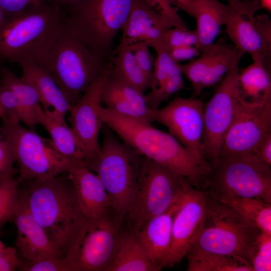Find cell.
Wrapping results in <instances>:
<instances>
[{"instance_id": "1", "label": "cell", "mask_w": 271, "mask_h": 271, "mask_svg": "<svg viewBox=\"0 0 271 271\" xmlns=\"http://www.w3.org/2000/svg\"><path fill=\"white\" fill-rule=\"evenodd\" d=\"M29 210L63 257L73 254L87 225L67 172L27 182Z\"/></svg>"}, {"instance_id": "2", "label": "cell", "mask_w": 271, "mask_h": 271, "mask_svg": "<svg viewBox=\"0 0 271 271\" xmlns=\"http://www.w3.org/2000/svg\"><path fill=\"white\" fill-rule=\"evenodd\" d=\"M103 124L142 156L182 176L197 189L204 190L210 168L200 162L169 132L101 106Z\"/></svg>"}, {"instance_id": "3", "label": "cell", "mask_w": 271, "mask_h": 271, "mask_svg": "<svg viewBox=\"0 0 271 271\" xmlns=\"http://www.w3.org/2000/svg\"><path fill=\"white\" fill-rule=\"evenodd\" d=\"M66 12L56 0L32 7L0 20V61L18 63L27 56L38 61L66 22Z\"/></svg>"}, {"instance_id": "4", "label": "cell", "mask_w": 271, "mask_h": 271, "mask_svg": "<svg viewBox=\"0 0 271 271\" xmlns=\"http://www.w3.org/2000/svg\"><path fill=\"white\" fill-rule=\"evenodd\" d=\"M36 62L53 79L71 106L109 64L75 34L66 22Z\"/></svg>"}, {"instance_id": "5", "label": "cell", "mask_w": 271, "mask_h": 271, "mask_svg": "<svg viewBox=\"0 0 271 271\" xmlns=\"http://www.w3.org/2000/svg\"><path fill=\"white\" fill-rule=\"evenodd\" d=\"M102 125L100 150L85 165L102 182L110 198L111 208L120 222L127 215L143 156Z\"/></svg>"}, {"instance_id": "6", "label": "cell", "mask_w": 271, "mask_h": 271, "mask_svg": "<svg viewBox=\"0 0 271 271\" xmlns=\"http://www.w3.org/2000/svg\"><path fill=\"white\" fill-rule=\"evenodd\" d=\"M261 232L233 208L208 194L202 221L190 248L236 256L251 264Z\"/></svg>"}, {"instance_id": "7", "label": "cell", "mask_w": 271, "mask_h": 271, "mask_svg": "<svg viewBox=\"0 0 271 271\" xmlns=\"http://www.w3.org/2000/svg\"><path fill=\"white\" fill-rule=\"evenodd\" d=\"M210 166L204 190L212 198H252L271 203L270 167L254 155L220 157Z\"/></svg>"}, {"instance_id": "8", "label": "cell", "mask_w": 271, "mask_h": 271, "mask_svg": "<svg viewBox=\"0 0 271 271\" xmlns=\"http://www.w3.org/2000/svg\"><path fill=\"white\" fill-rule=\"evenodd\" d=\"M192 187L182 176L142 157L126 216L139 231L151 218L181 200Z\"/></svg>"}, {"instance_id": "9", "label": "cell", "mask_w": 271, "mask_h": 271, "mask_svg": "<svg viewBox=\"0 0 271 271\" xmlns=\"http://www.w3.org/2000/svg\"><path fill=\"white\" fill-rule=\"evenodd\" d=\"M133 0H85L66 11V24L82 41L109 61L114 38Z\"/></svg>"}, {"instance_id": "10", "label": "cell", "mask_w": 271, "mask_h": 271, "mask_svg": "<svg viewBox=\"0 0 271 271\" xmlns=\"http://www.w3.org/2000/svg\"><path fill=\"white\" fill-rule=\"evenodd\" d=\"M0 130L19 165L20 179L26 182L55 177L67 172L74 164L81 163L63 156L51 140L43 139L20 122L3 120Z\"/></svg>"}, {"instance_id": "11", "label": "cell", "mask_w": 271, "mask_h": 271, "mask_svg": "<svg viewBox=\"0 0 271 271\" xmlns=\"http://www.w3.org/2000/svg\"><path fill=\"white\" fill-rule=\"evenodd\" d=\"M225 25L233 45L253 61L265 62L271 54V21L269 16L255 15L260 7L258 0H231Z\"/></svg>"}, {"instance_id": "12", "label": "cell", "mask_w": 271, "mask_h": 271, "mask_svg": "<svg viewBox=\"0 0 271 271\" xmlns=\"http://www.w3.org/2000/svg\"><path fill=\"white\" fill-rule=\"evenodd\" d=\"M239 62L218 83L212 97L204 105L203 152L209 165L219 157L224 138L240 102L237 86Z\"/></svg>"}, {"instance_id": "13", "label": "cell", "mask_w": 271, "mask_h": 271, "mask_svg": "<svg viewBox=\"0 0 271 271\" xmlns=\"http://www.w3.org/2000/svg\"><path fill=\"white\" fill-rule=\"evenodd\" d=\"M204 103L200 99L177 97L155 110V121L169 133L200 162L210 168L204 158L202 146Z\"/></svg>"}, {"instance_id": "14", "label": "cell", "mask_w": 271, "mask_h": 271, "mask_svg": "<svg viewBox=\"0 0 271 271\" xmlns=\"http://www.w3.org/2000/svg\"><path fill=\"white\" fill-rule=\"evenodd\" d=\"M86 228L69 260L72 271H106L114 256L120 234L118 220L108 213Z\"/></svg>"}, {"instance_id": "15", "label": "cell", "mask_w": 271, "mask_h": 271, "mask_svg": "<svg viewBox=\"0 0 271 271\" xmlns=\"http://www.w3.org/2000/svg\"><path fill=\"white\" fill-rule=\"evenodd\" d=\"M270 132L271 99L259 104L240 101L224 138L219 157L253 155L257 145Z\"/></svg>"}, {"instance_id": "16", "label": "cell", "mask_w": 271, "mask_h": 271, "mask_svg": "<svg viewBox=\"0 0 271 271\" xmlns=\"http://www.w3.org/2000/svg\"><path fill=\"white\" fill-rule=\"evenodd\" d=\"M112 69L109 64L102 74L85 89L69 109V120L85 158V164L100 150L99 134L102 122L100 116L101 95L106 81Z\"/></svg>"}, {"instance_id": "17", "label": "cell", "mask_w": 271, "mask_h": 271, "mask_svg": "<svg viewBox=\"0 0 271 271\" xmlns=\"http://www.w3.org/2000/svg\"><path fill=\"white\" fill-rule=\"evenodd\" d=\"M208 194L191 187L185 194L173 222L172 239L164 267H172L187 255L199 232Z\"/></svg>"}, {"instance_id": "18", "label": "cell", "mask_w": 271, "mask_h": 271, "mask_svg": "<svg viewBox=\"0 0 271 271\" xmlns=\"http://www.w3.org/2000/svg\"><path fill=\"white\" fill-rule=\"evenodd\" d=\"M13 221L17 231L15 247L22 259L36 261L51 257H63L31 214L25 189L21 191Z\"/></svg>"}, {"instance_id": "19", "label": "cell", "mask_w": 271, "mask_h": 271, "mask_svg": "<svg viewBox=\"0 0 271 271\" xmlns=\"http://www.w3.org/2000/svg\"><path fill=\"white\" fill-rule=\"evenodd\" d=\"M173 26L164 17L144 0H133L128 17L121 31L120 41L128 46L144 43L154 49L165 47L166 31Z\"/></svg>"}, {"instance_id": "20", "label": "cell", "mask_w": 271, "mask_h": 271, "mask_svg": "<svg viewBox=\"0 0 271 271\" xmlns=\"http://www.w3.org/2000/svg\"><path fill=\"white\" fill-rule=\"evenodd\" d=\"M101 103L121 115L152 124L155 110L148 105L145 94L128 83L113 69L104 86Z\"/></svg>"}, {"instance_id": "21", "label": "cell", "mask_w": 271, "mask_h": 271, "mask_svg": "<svg viewBox=\"0 0 271 271\" xmlns=\"http://www.w3.org/2000/svg\"><path fill=\"white\" fill-rule=\"evenodd\" d=\"M72 182L81 212L90 222L108 213L111 200L98 176L83 163L74 164L67 172Z\"/></svg>"}, {"instance_id": "22", "label": "cell", "mask_w": 271, "mask_h": 271, "mask_svg": "<svg viewBox=\"0 0 271 271\" xmlns=\"http://www.w3.org/2000/svg\"><path fill=\"white\" fill-rule=\"evenodd\" d=\"M18 64L22 70L21 78L36 89L44 110L56 120L67 124L65 115L71 106L53 79L31 56L24 57Z\"/></svg>"}, {"instance_id": "23", "label": "cell", "mask_w": 271, "mask_h": 271, "mask_svg": "<svg viewBox=\"0 0 271 271\" xmlns=\"http://www.w3.org/2000/svg\"><path fill=\"white\" fill-rule=\"evenodd\" d=\"M183 199L165 212L149 219L136 232L149 259L159 270L164 268L169 252L174 218Z\"/></svg>"}, {"instance_id": "24", "label": "cell", "mask_w": 271, "mask_h": 271, "mask_svg": "<svg viewBox=\"0 0 271 271\" xmlns=\"http://www.w3.org/2000/svg\"><path fill=\"white\" fill-rule=\"evenodd\" d=\"M196 28L200 52L214 43L229 14L227 5L218 0H194Z\"/></svg>"}, {"instance_id": "25", "label": "cell", "mask_w": 271, "mask_h": 271, "mask_svg": "<svg viewBox=\"0 0 271 271\" xmlns=\"http://www.w3.org/2000/svg\"><path fill=\"white\" fill-rule=\"evenodd\" d=\"M149 259L137 233L120 234L113 259L106 271H159Z\"/></svg>"}, {"instance_id": "26", "label": "cell", "mask_w": 271, "mask_h": 271, "mask_svg": "<svg viewBox=\"0 0 271 271\" xmlns=\"http://www.w3.org/2000/svg\"><path fill=\"white\" fill-rule=\"evenodd\" d=\"M239 100L259 104L271 99L270 74L265 63L253 62L239 72L237 79Z\"/></svg>"}, {"instance_id": "27", "label": "cell", "mask_w": 271, "mask_h": 271, "mask_svg": "<svg viewBox=\"0 0 271 271\" xmlns=\"http://www.w3.org/2000/svg\"><path fill=\"white\" fill-rule=\"evenodd\" d=\"M37 123L43 125L51 137L55 150L63 156L85 164V158L72 129L47 114L41 104L36 108Z\"/></svg>"}, {"instance_id": "28", "label": "cell", "mask_w": 271, "mask_h": 271, "mask_svg": "<svg viewBox=\"0 0 271 271\" xmlns=\"http://www.w3.org/2000/svg\"><path fill=\"white\" fill-rule=\"evenodd\" d=\"M2 84L11 90L17 97L20 106L21 121L31 129L34 130L38 124L36 108L41 104L40 97L36 89L6 68L2 70Z\"/></svg>"}, {"instance_id": "29", "label": "cell", "mask_w": 271, "mask_h": 271, "mask_svg": "<svg viewBox=\"0 0 271 271\" xmlns=\"http://www.w3.org/2000/svg\"><path fill=\"white\" fill-rule=\"evenodd\" d=\"M188 271H253L249 262L236 256L190 248Z\"/></svg>"}, {"instance_id": "30", "label": "cell", "mask_w": 271, "mask_h": 271, "mask_svg": "<svg viewBox=\"0 0 271 271\" xmlns=\"http://www.w3.org/2000/svg\"><path fill=\"white\" fill-rule=\"evenodd\" d=\"M109 61L115 72L141 92L150 88L151 80L138 66L129 46L120 41Z\"/></svg>"}, {"instance_id": "31", "label": "cell", "mask_w": 271, "mask_h": 271, "mask_svg": "<svg viewBox=\"0 0 271 271\" xmlns=\"http://www.w3.org/2000/svg\"><path fill=\"white\" fill-rule=\"evenodd\" d=\"M244 54L233 45L218 41L217 49L202 83V91L220 82L233 65L240 61Z\"/></svg>"}, {"instance_id": "32", "label": "cell", "mask_w": 271, "mask_h": 271, "mask_svg": "<svg viewBox=\"0 0 271 271\" xmlns=\"http://www.w3.org/2000/svg\"><path fill=\"white\" fill-rule=\"evenodd\" d=\"M219 201L233 208L261 231L271 234V203L252 198H233Z\"/></svg>"}, {"instance_id": "33", "label": "cell", "mask_w": 271, "mask_h": 271, "mask_svg": "<svg viewBox=\"0 0 271 271\" xmlns=\"http://www.w3.org/2000/svg\"><path fill=\"white\" fill-rule=\"evenodd\" d=\"M214 43L200 51V55L184 64H180L182 74L190 82L194 96L202 92L201 85L217 48Z\"/></svg>"}, {"instance_id": "34", "label": "cell", "mask_w": 271, "mask_h": 271, "mask_svg": "<svg viewBox=\"0 0 271 271\" xmlns=\"http://www.w3.org/2000/svg\"><path fill=\"white\" fill-rule=\"evenodd\" d=\"M14 172L0 178V228L13 220L20 199L21 190Z\"/></svg>"}, {"instance_id": "35", "label": "cell", "mask_w": 271, "mask_h": 271, "mask_svg": "<svg viewBox=\"0 0 271 271\" xmlns=\"http://www.w3.org/2000/svg\"><path fill=\"white\" fill-rule=\"evenodd\" d=\"M183 75L180 64L177 63L161 85L145 94V100L149 107L153 110L158 109L162 102L183 89L184 87Z\"/></svg>"}, {"instance_id": "36", "label": "cell", "mask_w": 271, "mask_h": 271, "mask_svg": "<svg viewBox=\"0 0 271 271\" xmlns=\"http://www.w3.org/2000/svg\"><path fill=\"white\" fill-rule=\"evenodd\" d=\"M155 50L157 55L154 61L150 87L151 90L161 85L167 79L177 64L173 60L165 48H158Z\"/></svg>"}, {"instance_id": "37", "label": "cell", "mask_w": 271, "mask_h": 271, "mask_svg": "<svg viewBox=\"0 0 271 271\" xmlns=\"http://www.w3.org/2000/svg\"><path fill=\"white\" fill-rule=\"evenodd\" d=\"M251 265L253 271L271 270V234L261 231L258 236Z\"/></svg>"}, {"instance_id": "38", "label": "cell", "mask_w": 271, "mask_h": 271, "mask_svg": "<svg viewBox=\"0 0 271 271\" xmlns=\"http://www.w3.org/2000/svg\"><path fill=\"white\" fill-rule=\"evenodd\" d=\"M18 269L22 271H72L68 258L63 257H51L36 261L21 258Z\"/></svg>"}, {"instance_id": "39", "label": "cell", "mask_w": 271, "mask_h": 271, "mask_svg": "<svg viewBox=\"0 0 271 271\" xmlns=\"http://www.w3.org/2000/svg\"><path fill=\"white\" fill-rule=\"evenodd\" d=\"M164 43L165 48L169 49L181 46H194L198 47L199 40L197 33L188 28L172 27L166 32Z\"/></svg>"}, {"instance_id": "40", "label": "cell", "mask_w": 271, "mask_h": 271, "mask_svg": "<svg viewBox=\"0 0 271 271\" xmlns=\"http://www.w3.org/2000/svg\"><path fill=\"white\" fill-rule=\"evenodd\" d=\"M0 103L3 110V121L20 122V106L15 94L9 88L0 85Z\"/></svg>"}, {"instance_id": "41", "label": "cell", "mask_w": 271, "mask_h": 271, "mask_svg": "<svg viewBox=\"0 0 271 271\" xmlns=\"http://www.w3.org/2000/svg\"><path fill=\"white\" fill-rule=\"evenodd\" d=\"M157 12L166 18L173 27L188 28L178 13V9L169 0H144Z\"/></svg>"}, {"instance_id": "42", "label": "cell", "mask_w": 271, "mask_h": 271, "mask_svg": "<svg viewBox=\"0 0 271 271\" xmlns=\"http://www.w3.org/2000/svg\"><path fill=\"white\" fill-rule=\"evenodd\" d=\"M129 47L138 66L151 80L155 58L151 53L150 47L144 43H137Z\"/></svg>"}, {"instance_id": "43", "label": "cell", "mask_w": 271, "mask_h": 271, "mask_svg": "<svg viewBox=\"0 0 271 271\" xmlns=\"http://www.w3.org/2000/svg\"><path fill=\"white\" fill-rule=\"evenodd\" d=\"M51 0H0V15L3 18L18 15L26 10Z\"/></svg>"}, {"instance_id": "44", "label": "cell", "mask_w": 271, "mask_h": 271, "mask_svg": "<svg viewBox=\"0 0 271 271\" xmlns=\"http://www.w3.org/2000/svg\"><path fill=\"white\" fill-rule=\"evenodd\" d=\"M167 51L173 60L177 63L184 61H191L200 55L198 48L194 46L175 47Z\"/></svg>"}, {"instance_id": "45", "label": "cell", "mask_w": 271, "mask_h": 271, "mask_svg": "<svg viewBox=\"0 0 271 271\" xmlns=\"http://www.w3.org/2000/svg\"><path fill=\"white\" fill-rule=\"evenodd\" d=\"M21 261L16 247L7 246L0 254V271H14L18 269Z\"/></svg>"}, {"instance_id": "46", "label": "cell", "mask_w": 271, "mask_h": 271, "mask_svg": "<svg viewBox=\"0 0 271 271\" xmlns=\"http://www.w3.org/2000/svg\"><path fill=\"white\" fill-rule=\"evenodd\" d=\"M13 153L7 142L0 141V178L14 172L15 162Z\"/></svg>"}, {"instance_id": "47", "label": "cell", "mask_w": 271, "mask_h": 271, "mask_svg": "<svg viewBox=\"0 0 271 271\" xmlns=\"http://www.w3.org/2000/svg\"><path fill=\"white\" fill-rule=\"evenodd\" d=\"M253 155L262 163L271 166V132L259 143L255 149Z\"/></svg>"}, {"instance_id": "48", "label": "cell", "mask_w": 271, "mask_h": 271, "mask_svg": "<svg viewBox=\"0 0 271 271\" xmlns=\"http://www.w3.org/2000/svg\"><path fill=\"white\" fill-rule=\"evenodd\" d=\"M174 7L185 12L194 18L195 14V3L194 0H169Z\"/></svg>"}, {"instance_id": "49", "label": "cell", "mask_w": 271, "mask_h": 271, "mask_svg": "<svg viewBox=\"0 0 271 271\" xmlns=\"http://www.w3.org/2000/svg\"><path fill=\"white\" fill-rule=\"evenodd\" d=\"M64 9H67L80 4L85 0H56Z\"/></svg>"}, {"instance_id": "50", "label": "cell", "mask_w": 271, "mask_h": 271, "mask_svg": "<svg viewBox=\"0 0 271 271\" xmlns=\"http://www.w3.org/2000/svg\"><path fill=\"white\" fill-rule=\"evenodd\" d=\"M261 9H263L268 13L271 12V0H258Z\"/></svg>"}, {"instance_id": "51", "label": "cell", "mask_w": 271, "mask_h": 271, "mask_svg": "<svg viewBox=\"0 0 271 271\" xmlns=\"http://www.w3.org/2000/svg\"><path fill=\"white\" fill-rule=\"evenodd\" d=\"M7 247V246L0 239V254L5 251Z\"/></svg>"}, {"instance_id": "52", "label": "cell", "mask_w": 271, "mask_h": 271, "mask_svg": "<svg viewBox=\"0 0 271 271\" xmlns=\"http://www.w3.org/2000/svg\"><path fill=\"white\" fill-rule=\"evenodd\" d=\"M0 117L2 119H3L4 118V112H3V110L2 109V107L1 106V103H0Z\"/></svg>"}, {"instance_id": "53", "label": "cell", "mask_w": 271, "mask_h": 271, "mask_svg": "<svg viewBox=\"0 0 271 271\" xmlns=\"http://www.w3.org/2000/svg\"><path fill=\"white\" fill-rule=\"evenodd\" d=\"M227 1V2H229L231 0H226Z\"/></svg>"}, {"instance_id": "54", "label": "cell", "mask_w": 271, "mask_h": 271, "mask_svg": "<svg viewBox=\"0 0 271 271\" xmlns=\"http://www.w3.org/2000/svg\"><path fill=\"white\" fill-rule=\"evenodd\" d=\"M241 1H246V0H241Z\"/></svg>"}]
</instances>
